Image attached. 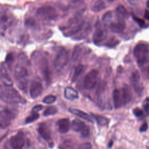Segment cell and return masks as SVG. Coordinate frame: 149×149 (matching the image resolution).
<instances>
[{
	"instance_id": "1",
	"label": "cell",
	"mask_w": 149,
	"mask_h": 149,
	"mask_svg": "<svg viewBox=\"0 0 149 149\" xmlns=\"http://www.w3.org/2000/svg\"><path fill=\"white\" fill-rule=\"evenodd\" d=\"M0 99L9 104H25L26 100L14 88H7L0 93Z\"/></svg>"
},
{
	"instance_id": "2",
	"label": "cell",
	"mask_w": 149,
	"mask_h": 149,
	"mask_svg": "<svg viewBox=\"0 0 149 149\" xmlns=\"http://www.w3.org/2000/svg\"><path fill=\"white\" fill-rule=\"evenodd\" d=\"M14 76L18 87L23 92H26L28 72L26 68L17 65L15 68Z\"/></svg>"
},
{
	"instance_id": "3",
	"label": "cell",
	"mask_w": 149,
	"mask_h": 149,
	"mask_svg": "<svg viewBox=\"0 0 149 149\" xmlns=\"http://www.w3.org/2000/svg\"><path fill=\"white\" fill-rule=\"evenodd\" d=\"M36 16L42 21H52L56 18V12L54 8L51 6H44L37 9Z\"/></svg>"
},
{
	"instance_id": "4",
	"label": "cell",
	"mask_w": 149,
	"mask_h": 149,
	"mask_svg": "<svg viewBox=\"0 0 149 149\" xmlns=\"http://www.w3.org/2000/svg\"><path fill=\"white\" fill-rule=\"evenodd\" d=\"M148 52L149 49L148 47L144 44H137L133 49V55L136 58L137 62L140 65L145 63L147 61Z\"/></svg>"
},
{
	"instance_id": "5",
	"label": "cell",
	"mask_w": 149,
	"mask_h": 149,
	"mask_svg": "<svg viewBox=\"0 0 149 149\" xmlns=\"http://www.w3.org/2000/svg\"><path fill=\"white\" fill-rule=\"evenodd\" d=\"M68 60V54L66 50H61L55 56L54 61V67L56 72L61 71L66 65Z\"/></svg>"
},
{
	"instance_id": "6",
	"label": "cell",
	"mask_w": 149,
	"mask_h": 149,
	"mask_svg": "<svg viewBox=\"0 0 149 149\" xmlns=\"http://www.w3.org/2000/svg\"><path fill=\"white\" fill-rule=\"evenodd\" d=\"M98 76V71L95 69L90 70L85 76L83 80L84 88L87 90L93 88L97 83Z\"/></svg>"
},
{
	"instance_id": "7",
	"label": "cell",
	"mask_w": 149,
	"mask_h": 149,
	"mask_svg": "<svg viewBox=\"0 0 149 149\" xmlns=\"http://www.w3.org/2000/svg\"><path fill=\"white\" fill-rule=\"evenodd\" d=\"M130 80L135 92L138 94H141L143 90V87L141 83L140 75L137 70H134L132 73Z\"/></svg>"
},
{
	"instance_id": "8",
	"label": "cell",
	"mask_w": 149,
	"mask_h": 149,
	"mask_svg": "<svg viewBox=\"0 0 149 149\" xmlns=\"http://www.w3.org/2000/svg\"><path fill=\"white\" fill-rule=\"evenodd\" d=\"M10 144L12 149H23L24 145V133L19 132L12 136L10 139Z\"/></svg>"
},
{
	"instance_id": "9",
	"label": "cell",
	"mask_w": 149,
	"mask_h": 149,
	"mask_svg": "<svg viewBox=\"0 0 149 149\" xmlns=\"http://www.w3.org/2000/svg\"><path fill=\"white\" fill-rule=\"evenodd\" d=\"M72 127L74 132H81V134L83 137H86L89 134L88 128L83 121L78 119H75L72 121Z\"/></svg>"
},
{
	"instance_id": "10",
	"label": "cell",
	"mask_w": 149,
	"mask_h": 149,
	"mask_svg": "<svg viewBox=\"0 0 149 149\" xmlns=\"http://www.w3.org/2000/svg\"><path fill=\"white\" fill-rule=\"evenodd\" d=\"M42 86L40 82L34 81H33L30 88V94L31 98H36L38 97L42 92Z\"/></svg>"
},
{
	"instance_id": "11",
	"label": "cell",
	"mask_w": 149,
	"mask_h": 149,
	"mask_svg": "<svg viewBox=\"0 0 149 149\" xmlns=\"http://www.w3.org/2000/svg\"><path fill=\"white\" fill-rule=\"evenodd\" d=\"M16 116V113L10 108L5 107H0V118L10 121Z\"/></svg>"
},
{
	"instance_id": "12",
	"label": "cell",
	"mask_w": 149,
	"mask_h": 149,
	"mask_svg": "<svg viewBox=\"0 0 149 149\" xmlns=\"http://www.w3.org/2000/svg\"><path fill=\"white\" fill-rule=\"evenodd\" d=\"M38 132L40 136L45 140H49L51 138V130L48 126L44 123L40 124L38 127Z\"/></svg>"
},
{
	"instance_id": "13",
	"label": "cell",
	"mask_w": 149,
	"mask_h": 149,
	"mask_svg": "<svg viewBox=\"0 0 149 149\" xmlns=\"http://www.w3.org/2000/svg\"><path fill=\"white\" fill-rule=\"evenodd\" d=\"M58 130L61 133H66L70 129V123L69 119L62 118L59 119L56 123Z\"/></svg>"
},
{
	"instance_id": "14",
	"label": "cell",
	"mask_w": 149,
	"mask_h": 149,
	"mask_svg": "<svg viewBox=\"0 0 149 149\" xmlns=\"http://www.w3.org/2000/svg\"><path fill=\"white\" fill-rule=\"evenodd\" d=\"M107 36V32L105 29H103L101 27L97 28L93 36V41L95 43L100 42L106 38Z\"/></svg>"
},
{
	"instance_id": "15",
	"label": "cell",
	"mask_w": 149,
	"mask_h": 149,
	"mask_svg": "<svg viewBox=\"0 0 149 149\" xmlns=\"http://www.w3.org/2000/svg\"><path fill=\"white\" fill-rule=\"evenodd\" d=\"M120 91V95L122 101V104L126 105L129 103L132 99V93L130 88L126 85L122 87Z\"/></svg>"
},
{
	"instance_id": "16",
	"label": "cell",
	"mask_w": 149,
	"mask_h": 149,
	"mask_svg": "<svg viewBox=\"0 0 149 149\" xmlns=\"http://www.w3.org/2000/svg\"><path fill=\"white\" fill-rule=\"evenodd\" d=\"M126 24L124 21L119 20L110 23L109 28L111 31L115 33H120L125 30Z\"/></svg>"
},
{
	"instance_id": "17",
	"label": "cell",
	"mask_w": 149,
	"mask_h": 149,
	"mask_svg": "<svg viewBox=\"0 0 149 149\" xmlns=\"http://www.w3.org/2000/svg\"><path fill=\"white\" fill-rule=\"evenodd\" d=\"M41 72H42V75H43V77H44L46 83H49L51 81L50 72H49V70L48 61L45 58H43L41 61Z\"/></svg>"
},
{
	"instance_id": "18",
	"label": "cell",
	"mask_w": 149,
	"mask_h": 149,
	"mask_svg": "<svg viewBox=\"0 0 149 149\" xmlns=\"http://www.w3.org/2000/svg\"><path fill=\"white\" fill-rule=\"evenodd\" d=\"M0 79L3 84L7 87H10L13 84V81L9 76L6 68L3 66H2L1 69Z\"/></svg>"
},
{
	"instance_id": "19",
	"label": "cell",
	"mask_w": 149,
	"mask_h": 149,
	"mask_svg": "<svg viewBox=\"0 0 149 149\" xmlns=\"http://www.w3.org/2000/svg\"><path fill=\"white\" fill-rule=\"evenodd\" d=\"M116 16L119 20L124 21L129 17V12L125 6L123 5H119L115 9Z\"/></svg>"
},
{
	"instance_id": "20",
	"label": "cell",
	"mask_w": 149,
	"mask_h": 149,
	"mask_svg": "<svg viewBox=\"0 0 149 149\" xmlns=\"http://www.w3.org/2000/svg\"><path fill=\"white\" fill-rule=\"evenodd\" d=\"M11 24V20L9 16L5 13H0V28L3 30H7Z\"/></svg>"
},
{
	"instance_id": "21",
	"label": "cell",
	"mask_w": 149,
	"mask_h": 149,
	"mask_svg": "<svg viewBox=\"0 0 149 149\" xmlns=\"http://www.w3.org/2000/svg\"><path fill=\"white\" fill-rule=\"evenodd\" d=\"M113 103L115 108L117 109L120 107L122 104V101L120 95V91L118 89H115L112 93Z\"/></svg>"
},
{
	"instance_id": "22",
	"label": "cell",
	"mask_w": 149,
	"mask_h": 149,
	"mask_svg": "<svg viewBox=\"0 0 149 149\" xmlns=\"http://www.w3.org/2000/svg\"><path fill=\"white\" fill-rule=\"evenodd\" d=\"M69 111L72 113L76 115L77 116H78L81 119H83L86 120L90 122H93V119H92L91 117L88 113H87L81 110H79L78 109H75V108H71L69 109Z\"/></svg>"
},
{
	"instance_id": "23",
	"label": "cell",
	"mask_w": 149,
	"mask_h": 149,
	"mask_svg": "<svg viewBox=\"0 0 149 149\" xmlns=\"http://www.w3.org/2000/svg\"><path fill=\"white\" fill-rule=\"evenodd\" d=\"M65 97L69 100H74L78 98V93L73 88L68 87L65 88L64 91Z\"/></svg>"
},
{
	"instance_id": "24",
	"label": "cell",
	"mask_w": 149,
	"mask_h": 149,
	"mask_svg": "<svg viewBox=\"0 0 149 149\" xmlns=\"http://www.w3.org/2000/svg\"><path fill=\"white\" fill-rule=\"evenodd\" d=\"M106 7L105 2L102 0H97L91 6V10L94 12H99Z\"/></svg>"
},
{
	"instance_id": "25",
	"label": "cell",
	"mask_w": 149,
	"mask_h": 149,
	"mask_svg": "<svg viewBox=\"0 0 149 149\" xmlns=\"http://www.w3.org/2000/svg\"><path fill=\"white\" fill-rule=\"evenodd\" d=\"M83 51L82 47L80 45H76L73 49V52H72V59L73 61L75 62L76 61L79 57L80 56L81 53Z\"/></svg>"
},
{
	"instance_id": "26",
	"label": "cell",
	"mask_w": 149,
	"mask_h": 149,
	"mask_svg": "<svg viewBox=\"0 0 149 149\" xmlns=\"http://www.w3.org/2000/svg\"><path fill=\"white\" fill-rule=\"evenodd\" d=\"M93 116L95 118L97 123L101 126H106L109 122V119L104 116L93 114Z\"/></svg>"
},
{
	"instance_id": "27",
	"label": "cell",
	"mask_w": 149,
	"mask_h": 149,
	"mask_svg": "<svg viewBox=\"0 0 149 149\" xmlns=\"http://www.w3.org/2000/svg\"><path fill=\"white\" fill-rule=\"evenodd\" d=\"M83 70H84V66L83 65H79L75 68L73 75L72 77L73 82H74L77 79V78L81 74Z\"/></svg>"
},
{
	"instance_id": "28",
	"label": "cell",
	"mask_w": 149,
	"mask_h": 149,
	"mask_svg": "<svg viewBox=\"0 0 149 149\" xmlns=\"http://www.w3.org/2000/svg\"><path fill=\"white\" fill-rule=\"evenodd\" d=\"M113 17V14L111 11H108L107 12L102 16V20L104 24H110V23L112 21Z\"/></svg>"
},
{
	"instance_id": "29",
	"label": "cell",
	"mask_w": 149,
	"mask_h": 149,
	"mask_svg": "<svg viewBox=\"0 0 149 149\" xmlns=\"http://www.w3.org/2000/svg\"><path fill=\"white\" fill-rule=\"evenodd\" d=\"M57 112V109L54 106H49L47 107L44 111L43 115L44 116L53 115Z\"/></svg>"
},
{
	"instance_id": "30",
	"label": "cell",
	"mask_w": 149,
	"mask_h": 149,
	"mask_svg": "<svg viewBox=\"0 0 149 149\" xmlns=\"http://www.w3.org/2000/svg\"><path fill=\"white\" fill-rule=\"evenodd\" d=\"M56 100V97L53 95H48L46 96L42 100L43 102L46 104H51Z\"/></svg>"
},
{
	"instance_id": "31",
	"label": "cell",
	"mask_w": 149,
	"mask_h": 149,
	"mask_svg": "<svg viewBox=\"0 0 149 149\" xmlns=\"http://www.w3.org/2000/svg\"><path fill=\"white\" fill-rule=\"evenodd\" d=\"M39 118V114L38 113H33L31 115L28 116L25 120L26 123H30Z\"/></svg>"
},
{
	"instance_id": "32",
	"label": "cell",
	"mask_w": 149,
	"mask_h": 149,
	"mask_svg": "<svg viewBox=\"0 0 149 149\" xmlns=\"http://www.w3.org/2000/svg\"><path fill=\"white\" fill-rule=\"evenodd\" d=\"M24 25L26 27L28 28H32L34 27L36 25V21L33 18L29 17L24 22Z\"/></svg>"
},
{
	"instance_id": "33",
	"label": "cell",
	"mask_w": 149,
	"mask_h": 149,
	"mask_svg": "<svg viewBox=\"0 0 149 149\" xmlns=\"http://www.w3.org/2000/svg\"><path fill=\"white\" fill-rule=\"evenodd\" d=\"M143 107L147 115H149V98H146L143 102Z\"/></svg>"
},
{
	"instance_id": "34",
	"label": "cell",
	"mask_w": 149,
	"mask_h": 149,
	"mask_svg": "<svg viewBox=\"0 0 149 149\" xmlns=\"http://www.w3.org/2000/svg\"><path fill=\"white\" fill-rule=\"evenodd\" d=\"M10 124V121H8L0 118V129H3L9 126Z\"/></svg>"
},
{
	"instance_id": "35",
	"label": "cell",
	"mask_w": 149,
	"mask_h": 149,
	"mask_svg": "<svg viewBox=\"0 0 149 149\" xmlns=\"http://www.w3.org/2000/svg\"><path fill=\"white\" fill-rule=\"evenodd\" d=\"M92 148V145L90 143H83L81 144H80L77 149H91Z\"/></svg>"
},
{
	"instance_id": "36",
	"label": "cell",
	"mask_w": 149,
	"mask_h": 149,
	"mask_svg": "<svg viewBox=\"0 0 149 149\" xmlns=\"http://www.w3.org/2000/svg\"><path fill=\"white\" fill-rule=\"evenodd\" d=\"M133 113L134 115L137 116V117H140L141 116L143 115V111L139 108H136L133 109Z\"/></svg>"
},
{
	"instance_id": "37",
	"label": "cell",
	"mask_w": 149,
	"mask_h": 149,
	"mask_svg": "<svg viewBox=\"0 0 149 149\" xmlns=\"http://www.w3.org/2000/svg\"><path fill=\"white\" fill-rule=\"evenodd\" d=\"M42 106L41 105H37L34 106L32 109V113H38V111L42 109Z\"/></svg>"
},
{
	"instance_id": "38",
	"label": "cell",
	"mask_w": 149,
	"mask_h": 149,
	"mask_svg": "<svg viewBox=\"0 0 149 149\" xmlns=\"http://www.w3.org/2000/svg\"><path fill=\"white\" fill-rule=\"evenodd\" d=\"M148 129V125L147 123V122H144L143 123V125H141V126L140 128V131L141 132H146Z\"/></svg>"
},
{
	"instance_id": "39",
	"label": "cell",
	"mask_w": 149,
	"mask_h": 149,
	"mask_svg": "<svg viewBox=\"0 0 149 149\" xmlns=\"http://www.w3.org/2000/svg\"><path fill=\"white\" fill-rule=\"evenodd\" d=\"M13 55L10 54H8L6 58V62H8V63H10L12 61H13Z\"/></svg>"
},
{
	"instance_id": "40",
	"label": "cell",
	"mask_w": 149,
	"mask_h": 149,
	"mask_svg": "<svg viewBox=\"0 0 149 149\" xmlns=\"http://www.w3.org/2000/svg\"><path fill=\"white\" fill-rule=\"evenodd\" d=\"M144 73L146 76L149 79V66L146 67L144 69Z\"/></svg>"
},
{
	"instance_id": "41",
	"label": "cell",
	"mask_w": 149,
	"mask_h": 149,
	"mask_svg": "<svg viewBox=\"0 0 149 149\" xmlns=\"http://www.w3.org/2000/svg\"><path fill=\"white\" fill-rule=\"evenodd\" d=\"M134 19L138 22V23L141 26H143V24H144V22L143 20H141V19H140L139 18H137V17H134Z\"/></svg>"
},
{
	"instance_id": "42",
	"label": "cell",
	"mask_w": 149,
	"mask_h": 149,
	"mask_svg": "<svg viewBox=\"0 0 149 149\" xmlns=\"http://www.w3.org/2000/svg\"><path fill=\"white\" fill-rule=\"evenodd\" d=\"M145 17L149 20V11L148 10H146V13H145Z\"/></svg>"
},
{
	"instance_id": "43",
	"label": "cell",
	"mask_w": 149,
	"mask_h": 149,
	"mask_svg": "<svg viewBox=\"0 0 149 149\" xmlns=\"http://www.w3.org/2000/svg\"><path fill=\"white\" fill-rule=\"evenodd\" d=\"M127 1L130 4H134L136 2V0H127Z\"/></svg>"
},
{
	"instance_id": "44",
	"label": "cell",
	"mask_w": 149,
	"mask_h": 149,
	"mask_svg": "<svg viewBox=\"0 0 149 149\" xmlns=\"http://www.w3.org/2000/svg\"><path fill=\"white\" fill-rule=\"evenodd\" d=\"M112 141H111L109 143V145H108L109 147H111L112 146Z\"/></svg>"
},
{
	"instance_id": "45",
	"label": "cell",
	"mask_w": 149,
	"mask_h": 149,
	"mask_svg": "<svg viewBox=\"0 0 149 149\" xmlns=\"http://www.w3.org/2000/svg\"><path fill=\"white\" fill-rule=\"evenodd\" d=\"M147 7L149 8V0H148V1H147Z\"/></svg>"
},
{
	"instance_id": "46",
	"label": "cell",
	"mask_w": 149,
	"mask_h": 149,
	"mask_svg": "<svg viewBox=\"0 0 149 149\" xmlns=\"http://www.w3.org/2000/svg\"><path fill=\"white\" fill-rule=\"evenodd\" d=\"M148 149H149V148H148Z\"/></svg>"
}]
</instances>
